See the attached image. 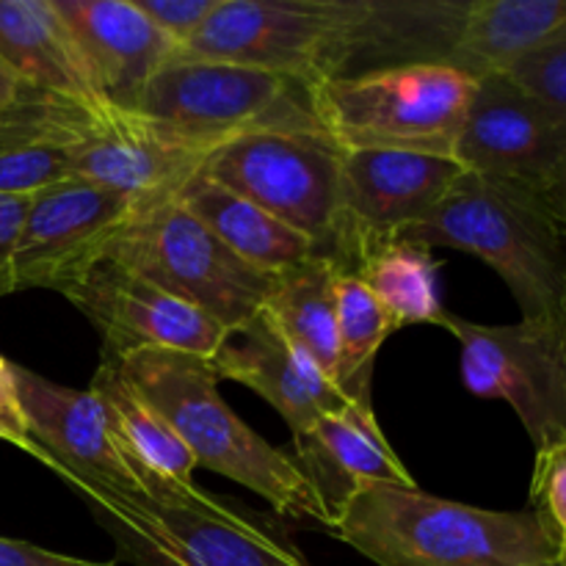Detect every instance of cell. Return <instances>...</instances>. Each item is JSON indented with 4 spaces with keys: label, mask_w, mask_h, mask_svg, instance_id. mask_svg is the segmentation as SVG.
Masks as SVG:
<instances>
[{
    "label": "cell",
    "mask_w": 566,
    "mask_h": 566,
    "mask_svg": "<svg viewBox=\"0 0 566 566\" xmlns=\"http://www.w3.org/2000/svg\"><path fill=\"white\" fill-rule=\"evenodd\" d=\"M528 506L542 514L558 545V566H566V440L536 451Z\"/></svg>",
    "instance_id": "83f0119b"
},
{
    "label": "cell",
    "mask_w": 566,
    "mask_h": 566,
    "mask_svg": "<svg viewBox=\"0 0 566 566\" xmlns=\"http://www.w3.org/2000/svg\"><path fill=\"white\" fill-rule=\"evenodd\" d=\"M293 459L307 479L326 531L337 525L348 503L376 486H418L387 437L374 403L352 401L324 415L307 434L293 437Z\"/></svg>",
    "instance_id": "e0dca14e"
},
{
    "label": "cell",
    "mask_w": 566,
    "mask_h": 566,
    "mask_svg": "<svg viewBox=\"0 0 566 566\" xmlns=\"http://www.w3.org/2000/svg\"><path fill=\"white\" fill-rule=\"evenodd\" d=\"M453 160L464 171L551 193L566 171V125L506 72L475 81Z\"/></svg>",
    "instance_id": "9a60e30c"
},
{
    "label": "cell",
    "mask_w": 566,
    "mask_h": 566,
    "mask_svg": "<svg viewBox=\"0 0 566 566\" xmlns=\"http://www.w3.org/2000/svg\"><path fill=\"white\" fill-rule=\"evenodd\" d=\"M547 199H551L553 208H556V213L562 216V221L566 224V171H564L562 180H558V186L547 193Z\"/></svg>",
    "instance_id": "e575fe53"
},
{
    "label": "cell",
    "mask_w": 566,
    "mask_h": 566,
    "mask_svg": "<svg viewBox=\"0 0 566 566\" xmlns=\"http://www.w3.org/2000/svg\"><path fill=\"white\" fill-rule=\"evenodd\" d=\"M0 61L28 88L97 97L55 0H0Z\"/></svg>",
    "instance_id": "7402d4cb"
},
{
    "label": "cell",
    "mask_w": 566,
    "mask_h": 566,
    "mask_svg": "<svg viewBox=\"0 0 566 566\" xmlns=\"http://www.w3.org/2000/svg\"><path fill=\"white\" fill-rule=\"evenodd\" d=\"M335 276V260L313 254L304 263L276 274L274 291L263 307L282 335L302 348L332 381L337 370Z\"/></svg>",
    "instance_id": "484cf974"
},
{
    "label": "cell",
    "mask_w": 566,
    "mask_h": 566,
    "mask_svg": "<svg viewBox=\"0 0 566 566\" xmlns=\"http://www.w3.org/2000/svg\"><path fill=\"white\" fill-rule=\"evenodd\" d=\"M462 166L453 158L407 149H343V247L335 265L348 263L365 241L396 238L418 227L446 199Z\"/></svg>",
    "instance_id": "2e32d148"
},
{
    "label": "cell",
    "mask_w": 566,
    "mask_h": 566,
    "mask_svg": "<svg viewBox=\"0 0 566 566\" xmlns=\"http://www.w3.org/2000/svg\"><path fill=\"white\" fill-rule=\"evenodd\" d=\"M0 440L9 442V446L20 448L28 457L39 459L42 462V451L36 448V442L31 440V431H28L25 415H22L20 398H17L14 387V374H11L9 359L0 357Z\"/></svg>",
    "instance_id": "4dcf8cb0"
},
{
    "label": "cell",
    "mask_w": 566,
    "mask_h": 566,
    "mask_svg": "<svg viewBox=\"0 0 566 566\" xmlns=\"http://www.w3.org/2000/svg\"><path fill=\"white\" fill-rule=\"evenodd\" d=\"M97 97L133 108L155 72L180 48L136 0H55Z\"/></svg>",
    "instance_id": "d6986e66"
},
{
    "label": "cell",
    "mask_w": 566,
    "mask_h": 566,
    "mask_svg": "<svg viewBox=\"0 0 566 566\" xmlns=\"http://www.w3.org/2000/svg\"><path fill=\"white\" fill-rule=\"evenodd\" d=\"M136 6L177 48H182L208 22L219 0H136Z\"/></svg>",
    "instance_id": "f546056e"
},
{
    "label": "cell",
    "mask_w": 566,
    "mask_h": 566,
    "mask_svg": "<svg viewBox=\"0 0 566 566\" xmlns=\"http://www.w3.org/2000/svg\"><path fill=\"white\" fill-rule=\"evenodd\" d=\"M88 390L103 401L122 453L142 479L147 501L191 495L197 462L164 415L127 381L116 359H99Z\"/></svg>",
    "instance_id": "ffe728a7"
},
{
    "label": "cell",
    "mask_w": 566,
    "mask_h": 566,
    "mask_svg": "<svg viewBox=\"0 0 566 566\" xmlns=\"http://www.w3.org/2000/svg\"><path fill=\"white\" fill-rule=\"evenodd\" d=\"M370 0H219L180 55L230 61L315 88L359 61Z\"/></svg>",
    "instance_id": "5b68a950"
},
{
    "label": "cell",
    "mask_w": 566,
    "mask_h": 566,
    "mask_svg": "<svg viewBox=\"0 0 566 566\" xmlns=\"http://www.w3.org/2000/svg\"><path fill=\"white\" fill-rule=\"evenodd\" d=\"M175 199L227 249L260 271L282 274L313 254H321L307 235L265 213L241 193L224 188L205 171H197L186 186H180Z\"/></svg>",
    "instance_id": "603a6c76"
},
{
    "label": "cell",
    "mask_w": 566,
    "mask_h": 566,
    "mask_svg": "<svg viewBox=\"0 0 566 566\" xmlns=\"http://www.w3.org/2000/svg\"><path fill=\"white\" fill-rule=\"evenodd\" d=\"M20 88H22V83L17 81L14 72H11L9 66L0 61V108H6V105H9L11 99L20 94Z\"/></svg>",
    "instance_id": "836d02e7"
},
{
    "label": "cell",
    "mask_w": 566,
    "mask_h": 566,
    "mask_svg": "<svg viewBox=\"0 0 566 566\" xmlns=\"http://www.w3.org/2000/svg\"><path fill=\"white\" fill-rule=\"evenodd\" d=\"M116 363L127 381L177 431L197 468L247 486L282 517L324 525V514L296 459L265 442L227 407L219 392L221 379L208 359L180 352H138Z\"/></svg>",
    "instance_id": "3957f363"
},
{
    "label": "cell",
    "mask_w": 566,
    "mask_h": 566,
    "mask_svg": "<svg viewBox=\"0 0 566 566\" xmlns=\"http://www.w3.org/2000/svg\"><path fill=\"white\" fill-rule=\"evenodd\" d=\"M61 296L103 337L105 359H125L138 352L213 359L230 335L197 307L105 258Z\"/></svg>",
    "instance_id": "4fadbf2b"
},
{
    "label": "cell",
    "mask_w": 566,
    "mask_h": 566,
    "mask_svg": "<svg viewBox=\"0 0 566 566\" xmlns=\"http://www.w3.org/2000/svg\"><path fill=\"white\" fill-rule=\"evenodd\" d=\"M0 566H119L116 562H86V558L61 556L20 539L0 536Z\"/></svg>",
    "instance_id": "d6a6232c"
},
{
    "label": "cell",
    "mask_w": 566,
    "mask_h": 566,
    "mask_svg": "<svg viewBox=\"0 0 566 566\" xmlns=\"http://www.w3.org/2000/svg\"><path fill=\"white\" fill-rule=\"evenodd\" d=\"M105 260L182 298L227 332L249 324L276 282V274L227 249L175 197L142 205L108 243Z\"/></svg>",
    "instance_id": "8992f818"
},
{
    "label": "cell",
    "mask_w": 566,
    "mask_h": 566,
    "mask_svg": "<svg viewBox=\"0 0 566 566\" xmlns=\"http://www.w3.org/2000/svg\"><path fill=\"white\" fill-rule=\"evenodd\" d=\"M70 127L72 177L142 205L175 197L219 149L103 97H70Z\"/></svg>",
    "instance_id": "8fae6325"
},
{
    "label": "cell",
    "mask_w": 566,
    "mask_h": 566,
    "mask_svg": "<svg viewBox=\"0 0 566 566\" xmlns=\"http://www.w3.org/2000/svg\"><path fill=\"white\" fill-rule=\"evenodd\" d=\"M401 238L484 260L523 321H566V224L547 193L462 171L434 213Z\"/></svg>",
    "instance_id": "7a4b0ae2"
},
{
    "label": "cell",
    "mask_w": 566,
    "mask_h": 566,
    "mask_svg": "<svg viewBox=\"0 0 566 566\" xmlns=\"http://www.w3.org/2000/svg\"><path fill=\"white\" fill-rule=\"evenodd\" d=\"M138 208L136 199L77 177L33 193L14 249V291L64 293L105 258Z\"/></svg>",
    "instance_id": "5bb4252c"
},
{
    "label": "cell",
    "mask_w": 566,
    "mask_h": 566,
    "mask_svg": "<svg viewBox=\"0 0 566 566\" xmlns=\"http://www.w3.org/2000/svg\"><path fill=\"white\" fill-rule=\"evenodd\" d=\"M340 164L343 149L321 127H260L221 144L202 171L335 258L343 247Z\"/></svg>",
    "instance_id": "52a82bcc"
},
{
    "label": "cell",
    "mask_w": 566,
    "mask_h": 566,
    "mask_svg": "<svg viewBox=\"0 0 566 566\" xmlns=\"http://www.w3.org/2000/svg\"><path fill=\"white\" fill-rule=\"evenodd\" d=\"M506 75L566 125V33L514 61Z\"/></svg>",
    "instance_id": "f1b7e54d"
},
{
    "label": "cell",
    "mask_w": 566,
    "mask_h": 566,
    "mask_svg": "<svg viewBox=\"0 0 566 566\" xmlns=\"http://www.w3.org/2000/svg\"><path fill=\"white\" fill-rule=\"evenodd\" d=\"M337 370L335 385L352 401L370 403V381L392 324L370 287L354 271L337 269Z\"/></svg>",
    "instance_id": "4316f807"
},
{
    "label": "cell",
    "mask_w": 566,
    "mask_h": 566,
    "mask_svg": "<svg viewBox=\"0 0 566 566\" xmlns=\"http://www.w3.org/2000/svg\"><path fill=\"white\" fill-rule=\"evenodd\" d=\"M376 566H558L553 531L534 509L497 512L420 486H376L329 531Z\"/></svg>",
    "instance_id": "6da1fadb"
},
{
    "label": "cell",
    "mask_w": 566,
    "mask_h": 566,
    "mask_svg": "<svg viewBox=\"0 0 566 566\" xmlns=\"http://www.w3.org/2000/svg\"><path fill=\"white\" fill-rule=\"evenodd\" d=\"M17 398L42 464L92 501H147L142 479L122 453L108 412L92 390L55 385L11 363Z\"/></svg>",
    "instance_id": "7c38bea8"
},
{
    "label": "cell",
    "mask_w": 566,
    "mask_h": 566,
    "mask_svg": "<svg viewBox=\"0 0 566 566\" xmlns=\"http://www.w3.org/2000/svg\"><path fill=\"white\" fill-rule=\"evenodd\" d=\"M28 199L0 193V298L14 293V249L25 219Z\"/></svg>",
    "instance_id": "1f68e13d"
},
{
    "label": "cell",
    "mask_w": 566,
    "mask_h": 566,
    "mask_svg": "<svg viewBox=\"0 0 566 566\" xmlns=\"http://www.w3.org/2000/svg\"><path fill=\"white\" fill-rule=\"evenodd\" d=\"M564 33L566 0H468L451 66L479 81Z\"/></svg>",
    "instance_id": "cb8c5ba5"
},
{
    "label": "cell",
    "mask_w": 566,
    "mask_h": 566,
    "mask_svg": "<svg viewBox=\"0 0 566 566\" xmlns=\"http://www.w3.org/2000/svg\"><path fill=\"white\" fill-rule=\"evenodd\" d=\"M133 108L219 147L260 127H318L302 83L180 53L155 72Z\"/></svg>",
    "instance_id": "9c48e42d"
},
{
    "label": "cell",
    "mask_w": 566,
    "mask_h": 566,
    "mask_svg": "<svg viewBox=\"0 0 566 566\" xmlns=\"http://www.w3.org/2000/svg\"><path fill=\"white\" fill-rule=\"evenodd\" d=\"M208 363L219 379L238 381L269 401L291 426L293 437L307 434L324 415L352 403L302 348L282 335L265 310L230 332Z\"/></svg>",
    "instance_id": "ac0fdd59"
},
{
    "label": "cell",
    "mask_w": 566,
    "mask_h": 566,
    "mask_svg": "<svg viewBox=\"0 0 566 566\" xmlns=\"http://www.w3.org/2000/svg\"><path fill=\"white\" fill-rule=\"evenodd\" d=\"M346 271H354L390 318L392 332L418 324H442L448 313L440 296V263L431 249L407 238H379L354 249Z\"/></svg>",
    "instance_id": "d4e9b609"
},
{
    "label": "cell",
    "mask_w": 566,
    "mask_h": 566,
    "mask_svg": "<svg viewBox=\"0 0 566 566\" xmlns=\"http://www.w3.org/2000/svg\"><path fill=\"white\" fill-rule=\"evenodd\" d=\"M70 177V97L22 86L0 108V193L33 197Z\"/></svg>",
    "instance_id": "44dd1931"
},
{
    "label": "cell",
    "mask_w": 566,
    "mask_h": 566,
    "mask_svg": "<svg viewBox=\"0 0 566 566\" xmlns=\"http://www.w3.org/2000/svg\"><path fill=\"white\" fill-rule=\"evenodd\" d=\"M92 506L136 566H310L265 520L199 490L171 501L103 497Z\"/></svg>",
    "instance_id": "ba28073f"
},
{
    "label": "cell",
    "mask_w": 566,
    "mask_h": 566,
    "mask_svg": "<svg viewBox=\"0 0 566 566\" xmlns=\"http://www.w3.org/2000/svg\"><path fill=\"white\" fill-rule=\"evenodd\" d=\"M440 326L459 343L464 387L509 403L534 451L566 440V321L492 326L446 313Z\"/></svg>",
    "instance_id": "30bf717a"
},
{
    "label": "cell",
    "mask_w": 566,
    "mask_h": 566,
    "mask_svg": "<svg viewBox=\"0 0 566 566\" xmlns=\"http://www.w3.org/2000/svg\"><path fill=\"white\" fill-rule=\"evenodd\" d=\"M473 92L475 77L448 64L368 66L310 88V105L340 149L453 158Z\"/></svg>",
    "instance_id": "277c9868"
}]
</instances>
